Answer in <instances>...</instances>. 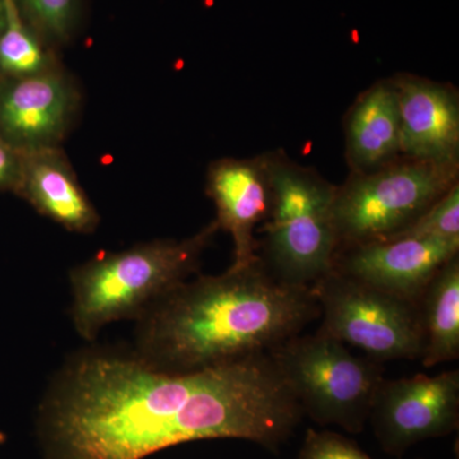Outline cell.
<instances>
[{"instance_id": "1", "label": "cell", "mask_w": 459, "mask_h": 459, "mask_svg": "<svg viewBox=\"0 0 459 459\" xmlns=\"http://www.w3.org/2000/svg\"><path fill=\"white\" fill-rule=\"evenodd\" d=\"M303 418L271 353L172 374L132 351L89 349L51 380L35 431L42 459H143L211 439L277 453Z\"/></svg>"}, {"instance_id": "2", "label": "cell", "mask_w": 459, "mask_h": 459, "mask_svg": "<svg viewBox=\"0 0 459 459\" xmlns=\"http://www.w3.org/2000/svg\"><path fill=\"white\" fill-rule=\"evenodd\" d=\"M319 316L313 287L277 280L262 258L172 289L135 320L134 353L180 374L271 353Z\"/></svg>"}, {"instance_id": "3", "label": "cell", "mask_w": 459, "mask_h": 459, "mask_svg": "<svg viewBox=\"0 0 459 459\" xmlns=\"http://www.w3.org/2000/svg\"><path fill=\"white\" fill-rule=\"evenodd\" d=\"M219 231L213 220L193 237L104 252L72 268L71 316L78 336L93 341L111 323L140 318L151 305L197 273L202 255Z\"/></svg>"}, {"instance_id": "4", "label": "cell", "mask_w": 459, "mask_h": 459, "mask_svg": "<svg viewBox=\"0 0 459 459\" xmlns=\"http://www.w3.org/2000/svg\"><path fill=\"white\" fill-rule=\"evenodd\" d=\"M271 205L265 225L267 270L282 282L313 287L333 267L338 238L336 186L316 172L267 157Z\"/></svg>"}, {"instance_id": "5", "label": "cell", "mask_w": 459, "mask_h": 459, "mask_svg": "<svg viewBox=\"0 0 459 459\" xmlns=\"http://www.w3.org/2000/svg\"><path fill=\"white\" fill-rule=\"evenodd\" d=\"M307 415L322 427L334 425L360 434L369 421L383 368L353 355L346 344L316 332L290 338L271 352Z\"/></svg>"}, {"instance_id": "6", "label": "cell", "mask_w": 459, "mask_h": 459, "mask_svg": "<svg viewBox=\"0 0 459 459\" xmlns=\"http://www.w3.org/2000/svg\"><path fill=\"white\" fill-rule=\"evenodd\" d=\"M457 183L458 161L410 160L356 172L334 195L338 249L385 240L406 228Z\"/></svg>"}, {"instance_id": "7", "label": "cell", "mask_w": 459, "mask_h": 459, "mask_svg": "<svg viewBox=\"0 0 459 459\" xmlns=\"http://www.w3.org/2000/svg\"><path fill=\"white\" fill-rule=\"evenodd\" d=\"M323 316L318 333L376 361L415 360L422 338L418 304L331 270L313 286Z\"/></svg>"}, {"instance_id": "8", "label": "cell", "mask_w": 459, "mask_h": 459, "mask_svg": "<svg viewBox=\"0 0 459 459\" xmlns=\"http://www.w3.org/2000/svg\"><path fill=\"white\" fill-rule=\"evenodd\" d=\"M369 421L380 448L394 457L418 443L452 434L459 422V371L383 379Z\"/></svg>"}, {"instance_id": "9", "label": "cell", "mask_w": 459, "mask_h": 459, "mask_svg": "<svg viewBox=\"0 0 459 459\" xmlns=\"http://www.w3.org/2000/svg\"><path fill=\"white\" fill-rule=\"evenodd\" d=\"M81 93L65 69L0 78V137L20 152L60 147L80 110Z\"/></svg>"}, {"instance_id": "10", "label": "cell", "mask_w": 459, "mask_h": 459, "mask_svg": "<svg viewBox=\"0 0 459 459\" xmlns=\"http://www.w3.org/2000/svg\"><path fill=\"white\" fill-rule=\"evenodd\" d=\"M459 240L397 238L347 247L332 270L418 304L437 271L458 255Z\"/></svg>"}, {"instance_id": "11", "label": "cell", "mask_w": 459, "mask_h": 459, "mask_svg": "<svg viewBox=\"0 0 459 459\" xmlns=\"http://www.w3.org/2000/svg\"><path fill=\"white\" fill-rule=\"evenodd\" d=\"M207 195L216 207L214 221L234 241V263L230 268L247 267L259 258L256 225L270 213L267 157L213 162L207 174Z\"/></svg>"}, {"instance_id": "12", "label": "cell", "mask_w": 459, "mask_h": 459, "mask_svg": "<svg viewBox=\"0 0 459 459\" xmlns=\"http://www.w3.org/2000/svg\"><path fill=\"white\" fill-rule=\"evenodd\" d=\"M394 82L400 101L401 152L416 161L457 162V93L412 75H402Z\"/></svg>"}, {"instance_id": "13", "label": "cell", "mask_w": 459, "mask_h": 459, "mask_svg": "<svg viewBox=\"0 0 459 459\" xmlns=\"http://www.w3.org/2000/svg\"><path fill=\"white\" fill-rule=\"evenodd\" d=\"M36 212L74 234L96 231L100 214L60 147L22 152L14 190Z\"/></svg>"}, {"instance_id": "14", "label": "cell", "mask_w": 459, "mask_h": 459, "mask_svg": "<svg viewBox=\"0 0 459 459\" xmlns=\"http://www.w3.org/2000/svg\"><path fill=\"white\" fill-rule=\"evenodd\" d=\"M401 152V117L394 81L371 87L347 120V155L356 172L391 164Z\"/></svg>"}, {"instance_id": "15", "label": "cell", "mask_w": 459, "mask_h": 459, "mask_svg": "<svg viewBox=\"0 0 459 459\" xmlns=\"http://www.w3.org/2000/svg\"><path fill=\"white\" fill-rule=\"evenodd\" d=\"M422 365L434 368L459 358V259L444 264L418 303Z\"/></svg>"}, {"instance_id": "16", "label": "cell", "mask_w": 459, "mask_h": 459, "mask_svg": "<svg viewBox=\"0 0 459 459\" xmlns=\"http://www.w3.org/2000/svg\"><path fill=\"white\" fill-rule=\"evenodd\" d=\"M4 27L0 33V78H23L59 66L49 47L21 16L13 0H4Z\"/></svg>"}, {"instance_id": "17", "label": "cell", "mask_w": 459, "mask_h": 459, "mask_svg": "<svg viewBox=\"0 0 459 459\" xmlns=\"http://www.w3.org/2000/svg\"><path fill=\"white\" fill-rule=\"evenodd\" d=\"M27 25L49 47L71 40L78 13L80 0H13Z\"/></svg>"}, {"instance_id": "18", "label": "cell", "mask_w": 459, "mask_h": 459, "mask_svg": "<svg viewBox=\"0 0 459 459\" xmlns=\"http://www.w3.org/2000/svg\"><path fill=\"white\" fill-rule=\"evenodd\" d=\"M397 238H433L459 240V186H452L443 197L416 217L406 228L385 240Z\"/></svg>"}, {"instance_id": "19", "label": "cell", "mask_w": 459, "mask_h": 459, "mask_svg": "<svg viewBox=\"0 0 459 459\" xmlns=\"http://www.w3.org/2000/svg\"><path fill=\"white\" fill-rule=\"evenodd\" d=\"M298 459H373L353 440L334 431L307 429Z\"/></svg>"}, {"instance_id": "20", "label": "cell", "mask_w": 459, "mask_h": 459, "mask_svg": "<svg viewBox=\"0 0 459 459\" xmlns=\"http://www.w3.org/2000/svg\"><path fill=\"white\" fill-rule=\"evenodd\" d=\"M22 152L0 137V190L14 193L20 180Z\"/></svg>"}, {"instance_id": "21", "label": "cell", "mask_w": 459, "mask_h": 459, "mask_svg": "<svg viewBox=\"0 0 459 459\" xmlns=\"http://www.w3.org/2000/svg\"><path fill=\"white\" fill-rule=\"evenodd\" d=\"M4 18H5L4 0H0V33H2V31H3V27H4Z\"/></svg>"}]
</instances>
